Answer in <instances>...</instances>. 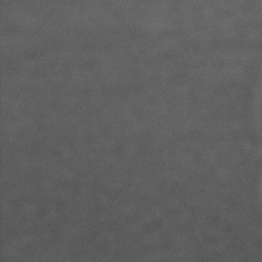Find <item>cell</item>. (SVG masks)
I'll use <instances>...</instances> for the list:
<instances>
[]
</instances>
